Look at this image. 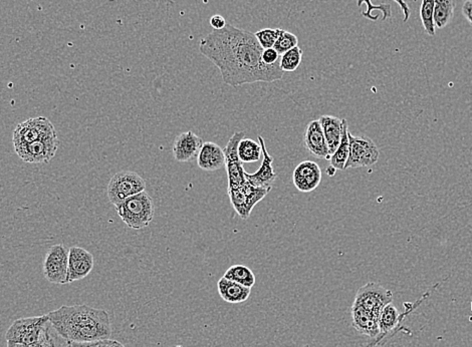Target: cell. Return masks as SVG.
I'll return each instance as SVG.
<instances>
[{
	"mask_svg": "<svg viewBox=\"0 0 472 347\" xmlns=\"http://www.w3.org/2000/svg\"><path fill=\"white\" fill-rule=\"evenodd\" d=\"M198 167L206 172H216L225 168V154L223 148L213 142H205L197 157Z\"/></svg>",
	"mask_w": 472,
	"mask_h": 347,
	"instance_id": "cell-18",
	"label": "cell"
},
{
	"mask_svg": "<svg viewBox=\"0 0 472 347\" xmlns=\"http://www.w3.org/2000/svg\"><path fill=\"white\" fill-rule=\"evenodd\" d=\"M69 347H126L117 341L112 339H104L92 342H70Z\"/></svg>",
	"mask_w": 472,
	"mask_h": 347,
	"instance_id": "cell-33",
	"label": "cell"
},
{
	"mask_svg": "<svg viewBox=\"0 0 472 347\" xmlns=\"http://www.w3.org/2000/svg\"><path fill=\"white\" fill-rule=\"evenodd\" d=\"M262 61H264L266 65H275V63H278L281 61V56L278 54V51L275 49H264L261 56Z\"/></svg>",
	"mask_w": 472,
	"mask_h": 347,
	"instance_id": "cell-34",
	"label": "cell"
},
{
	"mask_svg": "<svg viewBox=\"0 0 472 347\" xmlns=\"http://www.w3.org/2000/svg\"><path fill=\"white\" fill-rule=\"evenodd\" d=\"M69 343L70 342L61 337L49 322V324L45 328L44 334L39 341L32 344H20L7 341V347H69Z\"/></svg>",
	"mask_w": 472,
	"mask_h": 347,
	"instance_id": "cell-23",
	"label": "cell"
},
{
	"mask_svg": "<svg viewBox=\"0 0 472 347\" xmlns=\"http://www.w3.org/2000/svg\"><path fill=\"white\" fill-rule=\"evenodd\" d=\"M245 138L244 132H235L230 138L228 145L223 148L225 154V169L228 173V189H237L244 186L249 181L245 178L243 163L238 157L237 149L240 141Z\"/></svg>",
	"mask_w": 472,
	"mask_h": 347,
	"instance_id": "cell-10",
	"label": "cell"
},
{
	"mask_svg": "<svg viewBox=\"0 0 472 347\" xmlns=\"http://www.w3.org/2000/svg\"><path fill=\"white\" fill-rule=\"evenodd\" d=\"M400 313L398 309L391 303L387 304L379 316V327L380 334H387L399 324Z\"/></svg>",
	"mask_w": 472,
	"mask_h": 347,
	"instance_id": "cell-28",
	"label": "cell"
},
{
	"mask_svg": "<svg viewBox=\"0 0 472 347\" xmlns=\"http://www.w3.org/2000/svg\"><path fill=\"white\" fill-rule=\"evenodd\" d=\"M393 1L397 2L399 6L401 7L403 14H404V20L403 21L407 23L409 20L410 16H411V9H410L408 4L404 0H393ZM413 2H417V0H413ZM364 4H366L367 9L365 11H362V16L365 18H367V20L378 21L379 18H380V14L379 13L382 14L383 21L391 18V16H392L390 4H382L375 6L372 2V0H357L358 6H362Z\"/></svg>",
	"mask_w": 472,
	"mask_h": 347,
	"instance_id": "cell-19",
	"label": "cell"
},
{
	"mask_svg": "<svg viewBox=\"0 0 472 347\" xmlns=\"http://www.w3.org/2000/svg\"><path fill=\"white\" fill-rule=\"evenodd\" d=\"M115 208L122 221L133 230L148 227L155 215L153 199L146 191L130 197Z\"/></svg>",
	"mask_w": 472,
	"mask_h": 347,
	"instance_id": "cell-3",
	"label": "cell"
},
{
	"mask_svg": "<svg viewBox=\"0 0 472 347\" xmlns=\"http://www.w3.org/2000/svg\"><path fill=\"white\" fill-rule=\"evenodd\" d=\"M325 135L326 144H328L329 152L331 156L335 153L342 140L343 130H344V118L334 116H321L319 118Z\"/></svg>",
	"mask_w": 472,
	"mask_h": 347,
	"instance_id": "cell-20",
	"label": "cell"
},
{
	"mask_svg": "<svg viewBox=\"0 0 472 347\" xmlns=\"http://www.w3.org/2000/svg\"><path fill=\"white\" fill-rule=\"evenodd\" d=\"M52 327L69 342H92L111 339L109 313L87 304L63 305L47 313Z\"/></svg>",
	"mask_w": 472,
	"mask_h": 347,
	"instance_id": "cell-2",
	"label": "cell"
},
{
	"mask_svg": "<svg viewBox=\"0 0 472 347\" xmlns=\"http://www.w3.org/2000/svg\"><path fill=\"white\" fill-rule=\"evenodd\" d=\"M223 277L249 288H252L256 284V275L252 269L244 265L231 266L226 270Z\"/></svg>",
	"mask_w": 472,
	"mask_h": 347,
	"instance_id": "cell-26",
	"label": "cell"
},
{
	"mask_svg": "<svg viewBox=\"0 0 472 347\" xmlns=\"http://www.w3.org/2000/svg\"><path fill=\"white\" fill-rule=\"evenodd\" d=\"M94 256L82 247L69 249L68 284L88 276L94 268Z\"/></svg>",
	"mask_w": 472,
	"mask_h": 347,
	"instance_id": "cell-13",
	"label": "cell"
},
{
	"mask_svg": "<svg viewBox=\"0 0 472 347\" xmlns=\"http://www.w3.org/2000/svg\"><path fill=\"white\" fill-rule=\"evenodd\" d=\"M462 14L468 21L469 25H472V0H466L462 6Z\"/></svg>",
	"mask_w": 472,
	"mask_h": 347,
	"instance_id": "cell-36",
	"label": "cell"
},
{
	"mask_svg": "<svg viewBox=\"0 0 472 347\" xmlns=\"http://www.w3.org/2000/svg\"><path fill=\"white\" fill-rule=\"evenodd\" d=\"M278 32L280 28H264V30H259L254 33L257 42L261 45L262 49H273L276 39L278 37Z\"/></svg>",
	"mask_w": 472,
	"mask_h": 347,
	"instance_id": "cell-32",
	"label": "cell"
},
{
	"mask_svg": "<svg viewBox=\"0 0 472 347\" xmlns=\"http://www.w3.org/2000/svg\"><path fill=\"white\" fill-rule=\"evenodd\" d=\"M217 288L219 296L225 303L233 304L245 303L252 292L249 287L242 286L238 283L226 279L225 277L220 278L217 283Z\"/></svg>",
	"mask_w": 472,
	"mask_h": 347,
	"instance_id": "cell-21",
	"label": "cell"
},
{
	"mask_svg": "<svg viewBox=\"0 0 472 347\" xmlns=\"http://www.w3.org/2000/svg\"><path fill=\"white\" fill-rule=\"evenodd\" d=\"M321 170L313 161H304L295 167L293 173V183L302 193H309L321 184Z\"/></svg>",
	"mask_w": 472,
	"mask_h": 347,
	"instance_id": "cell-14",
	"label": "cell"
},
{
	"mask_svg": "<svg viewBox=\"0 0 472 347\" xmlns=\"http://www.w3.org/2000/svg\"><path fill=\"white\" fill-rule=\"evenodd\" d=\"M58 138L54 126L45 116L30 118L18 123L13 135V146Z\"/></svg>",
	"mask_w": 472,
	"mask_h": 347,
	"instance_id": "cell-7",
	"label": "cell"
},
{
	"mask_svg": "<svg viewBox=\"0 0 472 347\" xmlns=\"http://www.w3.org/2000/svg\"><path fill=\"white\" fill-rule=\"evenodd\" d=\"M257 141L261 145L262 157H264L262 158L261 166L256 173L249 174L245 172V178L254 186L271 188V185L273 184L276 178H278V175L275 172V169L273 167V158L269 154L266 142H264V138L261 135H257Z\"/></svg>",
	"mask_w": 472,
	"mask_h": 347,
	"instance_id": "cell-16",
	"label": "cell"
},
{
	"mask_svg": "<svg viewBox=\"0 0 472 347\" xmlns=\"http://www.w3.org/2000/svg\"><path fill=\"white\" fill-rule=\"evenodd\" d=\"M203 140L192 130L181 133L176 137L172 147L174 159L180 163L194 161L203 146Z\"/></svg>",
	"mask_w": 472,
	"mask_h": 347,
	"instance_id": "cell-15",
	"label": "cell"
},
{
	"mask_svg": "<svg viewBox=\"0 0 472 347\" xmlns=\"http://www.w3.org/2000/svg\"><path fill=\"white\" fill-rule=\"evenodd\" d=\"M302 49L297 45V47L281 56V68L285 73H292V71H297L300 63H302Z\"/></svg>",
	"mask_w": 472,
	"mask_h": 347,
	"instance_id": "cell-30",
	"label": "cell"
},
{
	"mask_svg": "<svg viewBox=\"0 0 472 347\" xmlns=\"http://www.w3.org/2000/svg\"><path fill=\"white\" fill-rule=\"evenodd\" d=\"M226 25L228 23H226L225 18L223 16H220V14H216V16H212L211 18V25L214 30H223V28H225Z\"/></svg>",
	"mask_w": 472,
	"mask_h": 347,
	"instance_id": "cell-35",
	"label": "cell"
},
{
	"mask_svg": "<svg viewBox=\"0 0 472 347\" xmlns=\"http://www.w3.org/2000/svg\"><path fill=\"white\" fill-rule=\"evenodd\" d=\"M336 169H334L332 166H330L328 169H326V173H328L329 176H331V177H333L334 175L336 174Z\"/></svg>",
	"mask_w": 472,
	"mask_h": 347,
	"instance_id": "cell-37",
	"label": "cell"
},
{
	"mask_svg": "<svg viewBox=\"0 0 472 347\" xmlns=\"http://www.w3.org/2000/svg\"><path fill=\"white\" fill-rule=\"evenodd\" d=\"M199 51L218 68L223 82L231 87L276 82L285 73L280 61L271 66L262 61L264 49L254 33L231 25L208 33L200 40Z\"/></svg>",
	"mask_w": 472,
	"mask_h": 347,
	"instance_id": "cell-1",
	"label": "cell"
},
{
	"mask_svg": "<svg viewBox=\"0 0 472 347\" xmlns=\"http://www.w3.org/2000/svg\"><path fill=\"white\" fill-rule=\"evenodd\" d=\"M471 311H472V301H471Z\"/></svg>",
	"mask_w": 472,
	"mask_h": 347,
	"instance_id": "cell-38",
	"label": "cell"
},
{
	"mask_svg": "<svg viewBox=\"0 0 472 347\" xmlns=\"http://www.w3.org/2000/svg\"><path fill=\"white\" fill-rule=\"evenodd\" d=\"M237 153L243 164L256 163L261 160V147L259 142L244 138L238 145Z\"/></svg>",
	"mask_w": 472,
	"mask_h": 347,
	"instance_id": "cell-27",
	"label": "cell"
},
{
	"mask_svg": "<svg viewBox=\"0 0 472 347\" xmlns=\"http://www.w3.org/2000/svg\"><path fill=\"white\" fill-rule=\"evenodd\" d=\"M391 303H393L392 291L379 283L370 282L358 290L353 306L363 308L379 322L381 311Z\"/></svg>",
	"mask_w": 472,
	"mask_h": 347,
	"instance_id": "cell-5",
	"label": "cell"
},
{
	"mask_svg": "<svg viewBox=\"0 0 472 347\" xmlns=\"http://www.w3.org/2000/svg\"><path fill=\"white\" fill-rule=\"evenodd\" d=\"M350 142L349 158L345 170L375 165L380 157V151L373 140L366 135H353L348 133Z\"/></svg>",
	"mask_w": 472,
	"mask_h": 347,
	"instance_id": "cell-8",
	"label": "cell"
},
{
	"mask_svg": "<svg viewBox=\"0 0 472 347\" xmlns=\"http://www.w3.org/2000/svg\"><path fill=\"white\" fill-rule=\"evenodd\" d=\"M49 324L47 315L18 318L7 330L6 341L20 344H32L39 341Z\"/></svg>",
	"mask_w": 472,
	"mask_h": 347,
	"instance_id": "cell-6",
	"label": "cell"
},
{
	"mask_svg": "<svg viewBox=\"0 0 472 347\" xmlns=\"http://www.w3.org/2000/svg\"><path fill=\"white\" fill-rule=\"evenodd\" d=\"M14 150L21 160L30 164H49L59 147V138L40 140L30 144L16 145Z\"/></svg>",
	"mask_w": 472,
	"mask_h": 347,
	"instance_id": "cell-12",
	"label": "cell"
},
{
	"mask_svg": "<svg viewBox=\"0 0 472 347\" xmlns=\"http://www.w3.org/2000/svg\"><path fill=\"white\" fill-rule=\"evenodd\" d=\"M434 7H435V0H422L420 7V18L424 30L429 37H433L435 35V25H434Z\"/></svg>",
	"mask_w": 472,
	"mask_h": 347,
	"instance_id": "cell-29",
	"label": "cell"
},
{
	"mask_svg": "<svg viewBox=\"0 0 472 347\" xmlns=\"http://www.w3.org/2000/svg\"><path fill=\"white\" fill-rule=\"evenodd\" d=\"M349 125H348L347 120L344 118V130H343L342 140H341L340 145L338 149L336 150L335 153L331 156L330 166H332L336 170H345L346 164H347L348 158H349L350 152V142H349Z\"/></svg>",
	"mask_w": 472,
	"mask_h": 347,
	"instance_id": "cell-25",
	"label": "cell"
},
{
	"mask_svg": "<svg viewBox=\"0 0 472 347\" xmlns=\"http://www.w3.org/2000/svg\"><path fill=\"white\" fill-rule=\"evenodd\" d=\"M146 181L133 171H121L116 173L110 180L107 193L111 204L119 205L130 197L144 192Z\"/></svg>",
	"mask_w": 472,
	"mask_h": 347,
	"instance_id": "cell-4",
	"label": "cell"
},
{
	"mask_svg": "<svg viewBox=\"0 0 472 347\" xmlns=\"http://www.w3.org/2000/svg\"><path fill=\"white\" fill-rule=\"evenodd\" d=\"M297 44H299V39H297V35H294V33L288 32V30H281V28H280L278 37V39H276L273 49L278 51V54H280V56H283L285 52L290 51V49L297 47Z\"/></svg>",
	"mask_w": 472,
	"mask_h": 347,
	"instance_id": "cell-31",
	"label": "cell"
},
{
	"mask_svg": "<svg viewBox=\"0 0 472 347\" xmlns=\"http://www.w3.org/2000/svg\"><path fill=\"white\" fill-rule=\"evenodd\" d=\"M69 250L63 244L52 246L44 261V275L52 284H68Z\"/></svg>",
	"mask_w": 472,
	"mask_h": 347,
	"instance_id": "cell-11",
	"label": "cell"
},
{
	"mask_svg": "<svg viewBox=\"0 0 472 347\" xmlns=\"http://www.w3.org/2000/svg\"><path fill=\"white\" fill-rule=\"evenodd\" d=\"M455 7H456L455 0H435L433 16L435 28L442 30L452 23Z\"/></svg>",
	"mask_w": 472,
	"mask_h": 347,
	"instance_id": "cell-24",
	"label": "cell"
},
{
	"mask_svg": "<svg viewBox=\"0 0 472 347\" xmlns=\"http://www.w3.org/2000/svg\"><path fill=\"white\" fill-rule=\"evenodd\" d=\"M271 188L256 187L247 182L237 189H228L230 203L242 220H247L257 203L271 192Z\"/></svg>",
	"mask_w": 472,
	"mask_h": 347,
	"instance_id": "cell-9",
	"label": "cell"
},
{
	"mask_svg": "<svg viewBox=\"0 0 472 347\" xmlns=\"http://www.w3.org/2000/svg\"><path fill=\"white\" fill-rule=\"evenodd\" d=\"M304 145L307 151L316 158L330 160L328 144L319 120H313L307 123L305 130Z\"/></svg>",
	"mask_w": 472,
	"mask_h": 347,
	"instance_id": "cell-17",
	"label": "cell"
},
{
	"mask_svg": "<svg viewBox=\"0 0 472 347\" xmlns=\"http://www.w3.org/2000/svg\"><path fill=\"white\" fill-rule=\"evenodd\" d=\"M351 313L353 327L359 334L368 335L370 337H376L380 334L378 319L373 317L370 313L359 306H352Z\"/></svg>",
	"mask_w": 472,
	"mask_h": 347,
	"instance_id": "cell-22",
	"label": "cell"
}]
</instances>
